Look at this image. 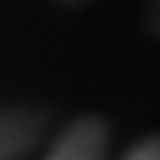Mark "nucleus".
<instances>
[{"label":"nucleus","mask_w":160,"mask_h":160,"mask_svg":"<svg viewBox=\"0 0 160 160\" xmlns=\"http://www.w3.org/2000/svg\"><path fill=\"white\" fill-rule=\"evenodd\" d=\"M108 144H111V128L98 114H85V118L72 121L69 128L56 137L49 147L46 160H105Z\"/></svg>","instance_id":"f257e3e1"},{"label":"nucleus","mask_w":160,"mask_h":160,"mask_svg":"<svg viewBox=\"0 0 160 160\" xmlns=\"http://www.w3.org/2000/svg\"><path fill=\"white\" fill-rule=\"evenodd\" d=\"M46 114L33 108H0V160H20L39 144Z\"/></svg>","instance_id":"f03ea898"},{"label":"nucleus","mask_w":160,"mask_h":160,"mask_svg":"<svg viewBox=\"0 0 160 160\" xmlns=\"http://www.w3.org/2000/svg\"><path fill=\"white\" fill-rule=\"evenodd\" d=\"M121 160H160V141L157 137H144V141H137Z\"/></svg>","instance_id":"7ed1b4c3"},{"label":"nucleus","mask_w":160,"mask_h":160,"mask_svg":"<svg viewBox=\"0 0 160 160\" xmlns=\"http://www.w3.org/2000/svg\"><path fill=\"white\" fill-rule=\"evenodd\" d=\"M62 3H85V0H62Z\"/></svg>","instance_id":"20e7f679"}]
</instances>
